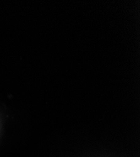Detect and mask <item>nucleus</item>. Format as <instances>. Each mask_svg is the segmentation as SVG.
<instances>
[]
</instances>
